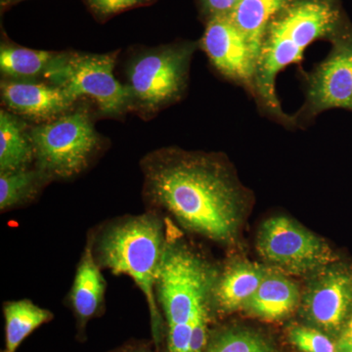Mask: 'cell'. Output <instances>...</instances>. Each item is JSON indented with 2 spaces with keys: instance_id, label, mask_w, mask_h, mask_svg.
Wrapping results in <instances>:
<instances>
[{
  "instance_id": "cell-24",
  "label": "cell",
  "mask_w": 352,
  "mask_h": 352,
  "mask_svg": "<svg viewBox=\"0 0 352 352\" xmlns=\"http://www.w3.org/2000/svg\"><path fill=\"white\" fill-rule=\"evenodd\" d=\"M201 13L208 19L228 16L242 0H198Z\"/></svg>"
},
{
  "instance_id": "cell-2",
  "label": "cell",
  "mask_w": 352,
  "mask_h": 352,
  "mask_svg": "<svg viewBox=\"0 0 352 352\" xmlns=\"http://www.w3.org/2000/svg\"><path fill=\"white\" fill-rule=\"evenodd\" d=\"M351 24L342 0H293L273 18L261 43L252 94L261 115L295 129L293 117L284 112L277 95L278 75L291 65L302 64L305 50L315 41L330 43Z\"/></svg>"
},
{
  "instance_id": "cell-6",
  "label": "cell",
  "mask_w": 352,
  "mask_h": 352,
  "mask_svg": "<svg viewBox=\"0 0 352 352\" xmlns=\"http://www.w3.org/2000/svg\"><path fill=\"white\" fill-rule=\"evenodd\" d=\"M34 166L52 180H67L85 171L100 148L89 111L73 109L61 117L31 127Z\"/></svg>"
},
{
  "instance_id": "cell-17",
  "label": "cell",
  "mask_w": 352,
  "mask_h": 352,
  "mask_svg": "<svg viewBox=\"0 0 352 352\" xmlns=\"http://www.w3.org/2000/svg\"><path fill=\"white\" fill-rule=\"evenodd\" d=\"M293 0H242L229 19L244 34L258 58L266 29L273 18Z\"/></svg>"
},
{
  "instance_id": "cell-11",
  "label": "cell",
  "mask_w": 352,
  "mask_h": 352,
  "mask_svg": "<svg viewBox=\"0 0 352 352\" xmlns=\"http://www.w3.org/2000/svg\"><path fill=\"white\" fill-rule=\"evenodd\" d=\"M305 317L324 333L339 337L352 314V272L328 268L314 280L303 302Z\"/></svg>"
},
{
  "instance_id": "cell-28",
  "label": "cell",
  "mask_w": 352,
  "mask_h": 352,
  "mask_svg": "<svg viewBox=\"0 0 352 352\" xmlns=\"http://www.w3.org/2000/svg\"><path fill=\"white\" fill-rule=\"evenodd\" d=\"M2 352H7L6 351H2Z\"/></svg>"
},
{
  "instance_id": "cell-7",
  "label": "cell",
  "mask_w": 352,
  "mask_h": 352,
  "mask_svg": "<svg viewBox=\"0 0 352 352\" xmlns=\"http://www.w3.org/2000/svg\"><path fill=\"white\" fill-rule=\"evenodd\" d=\"M119 51L104 54L57 52L43 80L63 88L76 101L89 98L102 115L120 117L132 110V106L129 87L113 75Z\"/></svg>"
},
{
  "instance_id": "cell-12",
  "label": "cell",
  "mask_w": 352,
  "mask_h": 352,
  "mask_svg": "<svg viewBox=\"0 0 352 352\" xmlns=\"http://www.w3.org/2000/svg\"><path fill=\"white\" fill-rule=\"evenodd\" d=\"M1 100L7 111L43 124L75 109V99L47 80L2 78Z\"/></svg>"
},
{
  "instance_id": "cell-18",
  "label": "cell",
  "mask_w": 352,
  "mask_h": 352,
  "mask_svg": "<svg viewBox=\"0 0 352 352\" xmlns=\"http://www.w3.org/2000/svg\"><path fill=\"white\" fill-rule=\"evenodd\" d=\"M51 182L36 166L0 173V210L6 212L32 203Z\"/></svg>"
},
{
  "instance_id": "cell-16",
  "label": "cell",
  "mask_w": 352,
  "mask_h": 352,
  "mask_svg": "<svg viewBox=\"0 0 352 352\" xmlns=\"http://www.w3.org/2000/svg\"><path fill=\"white\" fill-rule=\"evenodd\" d=\"M29 126L9 111H0V173L34 166V145Z\"/></svg>"
},
{
  "instance_id": "cell-14",
  "label": "cell",
  "mask_w": 352,
  "mask_h": 352,
  "mask_svg": "<svg viewBox=\"0 0 352 352\" xmlns=\"http://www.w3.org/2000/svg\"><path fill=\"white\" fill-rule=\"evenodd\" d=\"M267 271L256 263H241L229 266L221 276L215 279L210 307L214 305L220 312L244 308L258 291Z\"/></svg>"
},
{
  "instance_id": "cell-20",
  "label": "cell",
  "mask_w": 352,
  "mask_h": 352,
  "mask_svg": "<svg viewBox=\"0 0 352 352\" xmlns=\"http://www.w3.org/2000/svg\"><path fill=\"white\" fill-rule=\"evenodd\" d=\"M57 52L31 50L12 43L2 41L0 47V69L3 78L17 80H39Z\"/></svg>"
},
{
  "instance_id": "cell-4",
  "label": "cell",
  "mask_w": 352,
  "mask_h": 352,
  "mask_svg": "<svg viewBox=\"0 0 352 352\" xmlns=\"http://www.w3.org/2000/svg\"><path fill=\"white\" fill-rule=\"evenodd\" d=\"M217 272L184 244L168 226V244L156 284V298L166 329L194 325L210 311V296Z\"/></svg>"
},
{
  "instance_id": "cell-9",
  "label": "cell",
  "mask_w": 352,
  "mask_h": 352,
  "mask_svg": "<svg viewBox=\"0 0 352 352\" xmlns=\"http://www.w3.org/2000/svg\"><path fill=\"white\" fill-rule=\"evenodd\" d=\"M258 249L266 261L294 273L315 270L335 261L325 242L286 217H271L264 222Z\"/></svg>"
},
{
  "instance_id": "cell-3",
  "label": "cell",
  "mask_w": 352,
  "mask_h": 352,
  "mask_svg": "<svg viewBox=\"0 0 352 352\" xmlns=\"http://www.w3.org/2000/svg\"><path fill=\"white\" fill-rule=\"evenodd\" d=\"M90 234L101 270L131 277L142 292L151 316L153 342L160 349L166 325L157 302L156 284L168 244V220L151 210L111 220Z\"/></svg>"
},
{
  "instance_id": "cell-13",
  "label": "cell",
  "mask_w": 352,
  "mask_h": 352,
  "mask_svg": "<svg viewBox=\"0 0 352 352\" xmlns=\"http://www.w3.org/2000/svg\"><path fill=\"white\" fill-rule=\"evenodd\" d=\"M106 289L107 283L95 258L90 234L68 296L69 305L80 333L85 332L88 322L100 316L105 310Z\"/></svg>"
},
{
  "instance_id": "cell-21",
  "label": "cell",
  "mask_w": 352,
  "mask_h": 352,
  "mask_svg": "<svg viewBox=\"0 0 352 352\" xmlns=\"http://www.w3.org/2000/svg\"><path fill=\"white\" fill-rule=\"evenodd\" d=\"M203 352H275L261 333L242 328H224L208 332Z\"/></svg>"
},
{
  "instance_id": "cell-27",
  "label": "cell",
  "mask_w": 352,
  "mask_h": 352,
  "mask_svg": "<svg viewBox=\"0 0 352 352\" xmlns=\"http://www.w3.org/2000/svg\"><path fill=\"white\" fill-rule=\"evenodd\" d=\"M24 1V0H0V6H1V10H6L9 7L16 6L19 2Z\"/></svg>"
},
{
  "instance_id": "cell-15",
  "label": "cell",
  "mask_w": 352,
  "mask_h": 352,
  "mask_svg": "<svg viewBox=\"0 0 352 352\" xmlns=\"http://www.w3.org/2000/svg\"><path fill=\"white\" fill-rule=\"evenodd\" d=\"M298 302V286L284 275L267 271L258 291L244 308L263 320L276 321L289 316Z\"/></svg>"
},
{
  "instance_id": "cell-25",
  "label": "cell",
  "mask_w": 352,
  "mask_h": 352,
  "mask_svg": "<svg viewBox=\"0 0 352 352\" xmlns=\"http://www.w3.org/2000/svg\"><path fill=\"white\" fill-rule=\"evenodd\" d=\"M336 342L339 352H352V314Z\"/></svg>"
},
{
  "instance_id": "cell-22",
  "label": "cell",
  "mask_w": 352,
  "mask_h": 352,
  "mask_svg": "<svg viewBox=\"0 0 352 352\" xmlns=\"http://www.w3.org/2000/svg\"><path fill=\"white\" fill-rule=\"evenodd\" d=\"M289 340L300 352H339L337 342L318 329L293 326L289 330Z\"/></svg>"
},
{
  "instance_id": "cell-1",
  "label": "cell",
  "mask_w": 352,
  "mask_h": 352,
  "mask_svg": "<svg viewBox=\"0 0 352 352\" xmlns=\"http://www.w3.org/2000/svg\"><path fill=\"white\" fill-rule=\"evenodd\" d=\"M143 195L152 210L170 212L185 228L223 242L235 234L242 190L214 154L161 148L140 162Z\"/></svg>"
},
{
  "instance_id": "cell-5",
  "label": "cell",
  "mask_w": 352,
  "mask_h": 352,
  "mask_svg": "<svg viewBox=\"0 0 352 352\" xmlns=\"http://www.w3.org/2000/svg\"><path fill=\"white\" fill-rule=\"evenodd\" d=\"M198 41H179L144 48L127 61L126 78L132 110L142 117L182 100L188 87L190 67Z\"/></svg>"
},
{
  "instance_id": "cell-8",
  "label": "cell",
  "mask_w": 352,
  "mask_h": 352,
  "mask_svg": "<svg viewBox=\"0 0 352 352\" xmlns=\"http://www.w3.org/2000/svg\"><path fill=\"white\" fill-rule=\"evenodd\" d=\"M325 59L311 71L300 69L305 103L292 115L295 129H305L332 109L352 112V24L330 41Z\"/></svg>"
},
{
  "instance_id": "cell-26",
  "label": "cell",
  "mask_w": 352,
  "mask_h": 352,
  "mask_svg": "<svg viewBox=\"0 0 352 352\" xmlns=\"http://www.w3.org/2000/svg\"><path fill=\"white\" fill-rule=\"evenodd\" d=\"M109 352H161V349H157L154 342L151 344L145 342H129Z\"/></svg>"
},
{
  "instance_id": "cell-19",
  "label": "cell",
  "mask_w": 352,
  "mask_h": 352,
  "mask_svg": "<svg viewBox=\"0 0 352 352\" xmlns=\"http://www.w3.org/2000/svg\"><path fill=\"white\" fill-rule=\"evenodd\" d=\"M3 316L6 320V351L16 352L25 339L43 324L52 320L54 315L50 310L24 298L4 303Z\"/></svg>"
},
{
  "instance_id": "cell-10",
  "label": "cell",
  "mask_w": 352,
  "mask_h": 352,
  "mask_svg": "<svg viewBox=\"0 0 352 352\" xmlns=\"http://www.w3.org/2000/svg\"><path fill=\"white\" fill-rule=\"evenodd\" d=\"M198 43L217 73L252 94L258 56L228 16L208 19Z\"/></svg>"
},
{
  "instance_id": "cell-23",
  "label": "cell",
  "mask_w": 352,
  "mask_h": 352,
  "mask_svg": "<svg viewBox=\"0 0 352 352\" xmlns=\"http://www.w3.org/2000/svg\"><path fill=\"white\" fill-rule=\"evenodd\" d=\"M157 0H85L92 14L100 21H105L129 9L151 6Z\"/></svg>"
}]
</instances>
